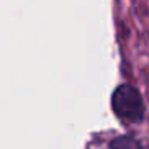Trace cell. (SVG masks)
<instances>
[{
	"instance_id": "obj_1",
	"label": "cell",
	"mask_w": 149,
	"mask_h": 149,
	"mask_svg": "<svg viewBox=\"0 0 149 149\" xmlns=\"http://www.w3.org/2000/svg\"><path fill=\"white\" fill-rule=\"evenodd\" d=\"M111 107L116 117L123 123H141L146 116V104L141 93L128 84L116 87L111 96Z\"/></svg>"
},
{
	"instance_id": "obj_2",
	"label": "cell",
	"mask_w": 149,
	"mask_h": 149,
	"mask_svg": "<svg viewBox=\"0 0 149 149\" xmlns=\"http://www.w3.org/2000/svg\"><path fill=\"white\" fill-rule=\"evenodd\" d=\"M109 149H141L138 139L132 135H119L109 141Z\"/></svg>"
}]
</instances>
